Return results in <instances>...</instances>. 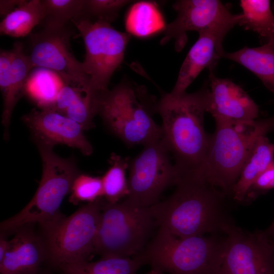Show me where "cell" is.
Returning a JSON list of instances; mask_svg holds the SVG:
<instances>
[{"mask_svg": "<svg viewBox=\"0 0 274 274\" xmlns=\"http://www.w3.org/2000/svg\"><path fill=\"white\" fill-rule=\"evenodd\" d=\"M175 186L168 198L150 207L158 227L183 238L224 233L232 224L225 210L223 191L189 175L179 177Z\"/></svg>", "mask_w": 274, "mask_h": 274, "instance_id": "obj_1", "label": "cell"}, {"mask_svg": "<svg viewBox=\"0 0 274 274\" xmlns=\"http://www.w3.org/2000/svg\"><path fill=\"white\" fill-rule=\"evenodd\" d=\"M210 89L185 93L178 97L165 94L158 102L156 112L161 116L162 138L175 159L179 176L193 175L206 157L211 135L204 130Z\"/></svg>", "mask_w": 274, "mask_h": 274, "instance_id": "obj_2", "label": "cell"}, {"mask_svg": "<svg viewBox=\"0 0 274 274\" xmlns=\"http://www.w3.org/2000/svg\"><path fill=\"white\" fill-rule=\"evenodd\" d=\"M215 120L216 129L204 162L192 176L227 194L231 193L257 140L273 126L272 118L247 123Z\"/></svg>", "mask_w": 274, "mask_h": 274, "instance_id": "obj_3", "label": "cell"}, {"mask_svg": "<svg viewBox=\"0 0 274 274\" xmlns=\"http://www.w3.org/2000/svg\"><path fill=\"white\" fill-rule=\"evenodd\" d=\"M96 115L108 128L126 145H143L162 137L161 126L154 121L158 102L145 88L121 83L97 96Z\"/></svg>", "mask_w": 274, "mask_h": 274, "instance_id": "obj_4", "label": "cell"}, {"mask_svg": "<svg viewBox=\"0 0 274 274\" xmlns=\"http://www.w3.org/2000/svg\"><path fill=\"white\" fill-rule=\"evenodd\" d=\"M224 239L203 235L180 238L164 228L140 253L151 268L168 274H219Z\"/></svg>", "mask_w": 274, "mask_h": 274, "instance_id": "obj_5", "label": "cell"}, {"mask_svg": "<svg viewBox=\"0 0 274 274\" xmlns=\"http://www.w3.org/2000/svg\"><path fill=\"white\" fill-rule=\"evenodd\" d=\"M42 162V174L38 188L30 201L17 214L3 221L1 232L10 233L35 223L40 225L64 215L60 207L70 193L73 182L81 173L74 157L62 158L53 148L37 145Z\"/></svg>", "mask_w": 274, "mask_h": 274, "instance_id": "obj_6", "label": "cell"}, {"mask_svg": "<svg viewBox=\"0 0 274 274\" xmlns=\"http://www.w3.org/2000/svg\"><path fill=\"white\" fill-rule=\"evenodd\" d=\"M155 227H158L150 207L126 198L114 204L104 200L94 253L101 258L135 256L149 243Z\"/></svg>", "mask_w": 274, "mask_h": 274, "instance_id": "obj_7", "label": "cell"}, {"mask_svg": "<svg viewBox=\"0 0 274 274\" xmlns=\"http://www.w3.org/2000/svg\"><path fill=\"white\" fill-rule=\"evenodd\" d=\"M102 198L79 208L73 214L40 225L46 262L57 268L61 265L89 261L95 245Z\"/></svg>", "mask_w": 274, "mask_h": 274, "instance_id": "obj_8", "label": "cell"}, {"mask_svg": "<svg viewBox=\"0 0 274 274\" xmlns=\"http://www.w3.org/2000/svg\"><path fill=\"white\" fill-rule=\"evenodd\" d=\"M71 21L85 47L82 62L90 78L89 93L95 98L108 89L110 79L122 63L131 35L114 28L102 20L74 18Z\"/></svg>", "mask_w": 274, "mask_h": 274, "instance_id": "obj_9", "label": "cell"}, {"mask_svg": "<svg viewBox=\"0 0 274 274\" xmlns=\"http://www.w3.org/2000/svg\"><path fill=\"white\" fill-rule=\"evenodd\" d=\"M143 146L129 160V194L125 198L135 205L149 208L160 201L167 188L176 184L179 176L162 137Z\"/></svg>", "mask_w": 274, "mask_h": 274, "instance_id": "obj_10", "label": "cell"}, {"mask_svg": "<svg viewBox=\"0 0 274 274\" xmlns=\"http://www.w3.org/2000/svg\"><path fill=\"white\" fill-rule=\"evenodd\" d=\"M219 274H274V241L265 231L230 225L225 230Z\"/></svg>", "mask_w": 274, "mask_h": 274, "instance_id": "obj_11", "label": "cell"}, {"mask_svg": "<svg viewBox=\"0 0 274 274\" xmlns=\"http://www.w3.org/2000/svg\"><path fill=\"white\" fill-rule=\"evenodd\" d=\"M71 35L65 27L44 28L31 35L28 55L33 67L52 71L59 75L64 84H72L90 93V78L82 62L79 61L71 51Z\"/></svg>", "mask_w": 274, "mask_h": 274, "instance_id": "obj_12", "label": "cell"}, {"mask_svg": "<svg viewBox=\"0 0 274 274\" xmlns=\"http://www.w3.org/2000/svg\"><path fill=\"white\" fill-rule=\"evenodd\" d=\"M241 14H235L227 20L216 23L198 32L197 40L184 60L172 91L167 93L178 97L185 93L188 87L204 68L212 72L224 53L223 42L229 31L238 25Z\"/></svg>", "mask_w": 274, "mask_h": 274, "instance_id": "obj_13", "label": "cell"}, {"mask_svg": "<svg viewBox=\"0 0 274 274\" xmlns=\"http://www.w3.org/2000/svg\"><path fill=\"white\" fill-rule=\"evenodd\" d=\"M21 120L27 127L36 145L54 148L65 145L90 155L93 147L76 122L52 109H33L24 115Z\"/></svg>", "mask_w": 274, "mask_h": 274, "instance_id": "obj_14", "label": "cell"}, {"mask_svg": "<svg viewBox=\"0 0 274 274\" xmlns=\"http://www.w3.org/2000/svg\"><path fill=\"white\" fill-rule=\"evenodd\" d=\"M173 7L177 16L166 25L160 44L164 45L174 39L177 51L185 46L188 31L199 32L230 19L235 15L218 0H180L176 1Z\"/></svg>", "mask_w": 274, "mask_h": 274, "instance_id": "obj_15", "label": "cell"}, {"mask_svg": "<svg viewBox=\"0 0 274 274\" xmlns=\"http://www.w3.org/2000/svg\"><path fill=\"white\" fill-rule=\"evenodd\" d=\"M33 67L29 55L23 51L21 43H15L10 50L1 51L0 88L3 99L2 124L5 140L9 139L13 110L25 93L29 73Z\"/></svg>", "mask_w": 274, "mask_h": 274, "instance_id": "obj_16", "label": "cell"}, {"mask_svg": "<svg viewBox=\"0 0 274 274\" xmlns=\"http://www.w3.org/2000/svg\"><path fill=\"white\" fill-rule=\"evenodd\" d=\"M210 93L207 112L214 119L236 123L252 122L259 115V108L249 95L231 80L209 75Z\"/></svg>", "mask_w": 274, "mask_h": 274, "instance_id": "obj_17", "label": "cell"}, {"mask_svg": "<svg viewBox=\"0 0 274 274\" xmlns=\"http://www.w3.org/2000/svg\"><path fill=\"white\" fill-rule=\"evenodd\" d=\"M30 225L18 229L9 240V248L0 261V274H39L42 271L46 261L45 246Z\"/></svg>", "mask_w": 274, "mask_h": 274, "instance_id": "obj_18", "label": "cell"}, {"mask_svg": "<svg viewBox=\"0 0 274 274\" xmlns=\"http://www.w3.org/2000/svg\"><path fill=\"white\" fill-rule=\"evenodd\" d=\"M52 110L78 123L84 130L95 126V100L81 88L64 84L59 91Z\"/></svg>", "mask_w": 274, "mask_h": 274, "instance_id": "obj_19", "label": "cell"}, {"mask_svg": "<svg viewBox=\"0 0 274 274\" xmlns=\"http://www.w3.org/2000/svg\"><path fill=\"white\" fill-rule=\"evenodd\" d=\"M274 159V143H270L266 135L256 141L242 168L239 177L231 194L234 200L242 201L256 178Z\"/></svg>", "mask_w": 274, "mask_h": 274, "instance_id": "obj_20", "label": "cell"}, {"mask_svg": "<svg viewBox=\"0 0 274 274\" xmlns=\"http://www.w3.org/2000/svg\"><path fill=\"white\" fill-rule=\"evenodd\" d=\"M223 57L253 73L274 94V49L269 42L257 47H245L234 52H224Z\"/></svg>", "mask_w": 274, "mask_h": 274, "instance_id": "obj_21", "label": "cell"}, {"mask_svg": "<svg viewBox=\"0 0 274 274\" xmlns=\"http://www.w3.org/2000/svg\"><path fill=\"white\" fill-rule=\"evenodd\" d=\"M145 264L139 254L132 257H102L96 261L64 264L58 269L63 274H134Z\"/></svg>", "mask_w": 274, "mask_h": 274, "instance_id": "obj_22", "label": "cell"}, {"mask_svg": "<svg viewBox=\"0 0 274 274\" xmlns=\"http://www.w3.org/2000/svg\"><path fill=\"white\" fill-rule=\"evenodd\" d=\"M44 18L41 0L27 1L6 16L0 23L2 35L20 38L29 35Z\"/></svg>", "mask_w": 274, "mask_h": 274, "instance_id": "obj_23", "label": "cell"}, {"mask_svg": "<svg viewBox=\"0 0 274 274\" xmlns=\"http://www.w3.org/2000/svg\"><path fill=\"white\" fill-rule=\"evenodd\" d=\"M242 10L238 25L252 30L266 43L274 35V13L269 0H241Z\"/></svg>", "mask_w": 274, "mask_h": 274, "instance_id": "obj_24", "label": "cell"}, {"mask_svg": "<svg viewBox=\"0 0 274 274\" xmlns=\"http://www.w3.org/2000/svg\"><path fill=\"white\" fill-rule=\"evenodd\" d=\"M125 25L130 35L140 37L155 33L166 26L157 7L150 2L134 4L128 12Z\"/></svg>", "mask_w": 274, "mask_h": 274, "instance_id": "obj_25", "label": "cell"}, {"mask_svg": "<svg viewBox=\"0 0 274 274\" xmlns=\"http://www.w3.org/2000/svg\"><path fill=\"white\" fill-rule=\"evenodd\" d=\"M129 160L128 157L111 153L109 160L110 166L101 177L103 197L107 203H117L128 195L126 170L128 168Z\"/></svg>", "mask_w": 274, "mask_h": 274, "instance_id": "obj_26", "label": "cell"}, {"mask_svg": "<svg viewBox=\"0 0 274 274\" xmlns=\"http://www.w3.org/2000/svg\"><path fill=\"white\" fill-rule=\"evenodd\" d=\"M44 11V28L65 27L68 21L80 14L84 0H41Z\"/></svg>", "mask_w": 274, "mask_h": 274, "instance_id": "obj_27", "label": "cell"}, {"mask_svg": "<svg viewBox=\"0 0 274 274\" xmlns=\"http://www.w3.org/2000/svg\"><path fill=\"white\" fill-rule=\"evenodd\" d=\"M50 73L47 72H36L31 78H28L25 88L27 94L38 105L40 109H52L57 95L64 85H59L52 80Z\"/></svg>", "mask_w": 274, "mask_h": 274, "instance_id": "obj_28", "label": "cell"}, {"mask_svg": "<svg viewBox=\"0 0 274 274\" xmlns=\"http://www.w3.org/2000/svg\"><path fill=\"white\" fill-rule=\"evenodd\" d=\"M103 196L101 178L80 173L73 182L68 200L77 205L81 202H94Z\"/></svg>", "mask_w": 274, "mask_h": 274, "instance_id": "obj_29", "label": "cell"}, {"mask_svg": "<svg viewBox=\"0 0 274 274\" xmlns=\"http://www.w3.org/2000/svg\"><path fill=\"white\" fill-rule=\"evenodd\" d=\"M131 1L125 0H84L80 15L75 18L114 21L119 11Z\"/></svg>", "mask_w": 274, "mask_h": 274, "instance_id": "obj_30", "label": "cell"}, {"mask_svg": "<svg viewBox=\"0 0 274 274\" xmlns=\"http://www.w3.org/2000/svg\"><path fill=\"white\" fill-rule=\"evenodd\" d=\"M273 188H274V159L254 181L246 197H254L257 193Z\"/></svg>", "mask_w": 274, "mask_h": 274, "instance_id": "obj_31", "label": "cell"}, {"mask_svg": "<svg viewBox=\"0 0 274 274\" xmlns=\"http://www.w3.org/2000/svg\"><path fill=\"white\" fill-rule=\"evenodd\" d=\"M26 2L27 1L25 0H1L0 12L1 15L6 16Z\"/></svg>", "mask_w": 274, "mask_h": 274, "instance_id": "obj_32", "label": "cell"}, {"mask_svg": "<svg viewBox=\"0 0 274 274\" xmlns=\"http://www.w3.org/2000/svg\"><path fill=\"white\" fill-rule=\"evenodd\" d=\"M9 246V241L6 239L3 235L1 234L0 238V261L4 258L6 253Z\"/></svg>", "mask_w": 274, "mask_h": 274, "instance_id": "obj_33", "label": "cell"}, {"mask_svg": "<svg viewBox=\"0 0 274 274\" xmlns=\"http://www.w3.org/2000/svg\"><path fill=\"white\" fill-rule=\"evenodd\" d=\"M265 232L270 238L274 241V221Z\"/></svg>", "mask_w": 274, "mask_h": 274, "instance_id": "obj_34", "label": "cell"}, {"mask_svg": "<svg viewBox=\"0 0 274 274\" xmlns=\"http://www.w3.org/2000/svg\"><path fill=\"white\" fill-rule=\"evenodd\" d=\"M134 274H136V273H134ZM145 274H163V273L157 269L151 268V270L149 272H147Z\"/></svg>", "mask_w": 274, "mask_h": 274, "instance_id": "obj_35", "label": "cell"}, {"mask_svg": "<svg viewBox=\"0 0 274 274\" xmlns=\"http://www.w3.org/2000/svg\"><path fill=\"white\" fill-rule=\"evenodd\" d=\"M271 8H272V11H273V12L274 13V2L272 4ZM267 42H269L272 45V46L273 47V48L274 49V35H273V37L270 39V40Z\"/></svg>", "mask_w": 274, "mask_h": 274, "instance_id": "obj_36", "label": "cell"}, {"mask_svg": "<svg viewBox=\"0 0 274 274\" xmlns=\"http://www.w3.org/2000/svg\"><path fill=\"white\" fill-rule=\"evenodd\" d=\"M39 274H50L48 272H47L46 271H42Z\"/></svg>", "mask_w": 274, "mask_h": 274, "instance_id": "obj_37", "label": "cell"}, {"mask_svg": "<svg viewBox=\"0 0 274 274\" xmlns=\"http://www.w3.org/2000/svg\"><path fill=\"white\" fill-rule=\"evenodd\" d=\"M272 123L274 128V117H272Z\"/></svg>", "mask_w": 274, "mask_h": 274, "instance_id": "obj_38", "label": "cell"}]
</instances>
